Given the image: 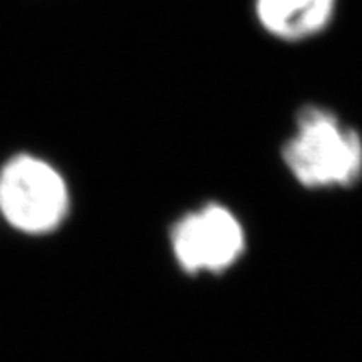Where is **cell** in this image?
<instances>
[{
  "label": "cell",
  "instance_id": "1",
  "mask_svg": "<svg viewBox=\"0 0 362 362\" xmlns=\"http://www.w3.org/2000/svg\"><path fill=\"white\" fill-rule=\"evenodd\" d=\"M283 161L307 189H344L362 176V139L334 113L316 105L298 115Z\"/></svg>",
  "mask_w": 362,
  "mask_h": 362
},
{
  "label": "cell",
  "instance_id": "2",
  "mask_svg": "<svg viewBox=\"0 0 362 362\" xmlns=\"http://www.w3.org/2000/svg\"><path fill=\"white\" fill-rule=\"evenodd\" d=\"M67 213V183L50 163L32 153L0 163V218L8 228L41 237L59 228Z\"/></svg>",
  "mask_w": 362,
  "mask_h": 362
},
{
  "label": "cell",
  "instance_id": "3",
  "mask_svg": "<svg viewBox=\"0 0 362 362\" xmlns=\"http://www.w3.org/2000/svg\"><path fill=\"white\" fill-rule=\"evenodd\" d=\"M244 244L243 226L224 205H205L172 229L174 257L191 274L228 270L243 255Z\"/></svg>",
  "mask_w": 362,
  "mask_h": 362
},
{
  "label": "cell",
  "instance_id": "4",
  "mask_svg": "<svg viewBox=\"0 0 362 362\" xmlns=\"http://www.w3.org/2000/svg\"><path fill=\"white\" fill-rule=\"evenodd\" d=\"M337 0H255V13L270 35L303 41L327 28Z\"/></svg>",
  "mask_w": 362,
  "mask_h": 362
}]
</instances>
